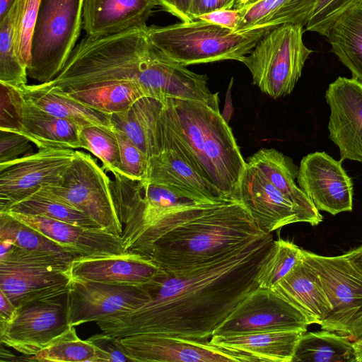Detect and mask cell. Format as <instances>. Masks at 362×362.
Instances as JSON below:
<instances>
[{
	"mask_svg": "<svg viewBox=\"0 0 362 362\" xmlns=\"http://www.w3.org/2000/svg\"><path fill=\"white\" fill-rule=\"evenodd\" d=\"M274 28L265 26L234 32L194 19L164 27L147 26L146 33L156 48L170 59L187 66L222 60L241 62Z\"/></svg>",
	"mask_w": 362,
	"mask_h": 362,
	"instance_id": "obj_5",
	"label": "cell"
},
{
	"mask_svg": "<svg viewBox=\"0 0 362 362\" xmlns=\"http://www.w3.org/2000/svg\"><path fill=\"white\" fill-rule=\"evenodd\" d=\"M356 362H362V337L353 342Z\"/></svg>",
	"mask_w": 362,
	"mask_h": 362,
	"instance_id": "obj_50",
	"label": "cell"
},
{
	"mask_svg": "<svg viewBox=\"0 0 362 362\" xmlns=\"http://www.w3.org/2000/svg\"><path fill=\"white\" fill-rule=\"evenodd\" d=\"M159 6L181 20L182 22L193 21L192 9L193 0H157Z\"/></svg>",
	"mask_w": 362,
	"mask_h": 362,
	"instance_id": "obj_44",
	"label": "cell"
},
{
	"mask_svg": "<svg viewBox=\"0 0 362 362\" xmlns=\"http://www.w3.org/2000/svg\"><path fill=\"white\" fill-rule=\"evenodd\" d=\"M89 154L76 156L57 183L39 191L71 206L91 218L100 228L122 236L121 223L114 204L111 180Z\"/></svg>",
	"mask_w": 362,
	"mask_h": 362,
	"instance_id": "obj_8",
	"label": "cell"
},
{
	"mask_svg": "<svg viewBox=\"0 0 362 362\" xmlns=\"http://www.w3.org/2000/svg\"><path fill=\"white\" fill-rule=\"evenodd\" d=\"M144 285L101 283L71 279L67 292L69 324L98 322L136 309L148 300Z\"/></svg>",
	"mask_w": 362,
	"mask_h": 362,
	"instance_id": "obj_14",
	"label": "cell"
},
{
	"mask_svg": "<svg viewBox=\"0 0 362 362\" xmlns=\"http://www.w3.org/2000/svg\"><path fill=\"white\" fill-rule=\"evenodd\" d=\"M303 28L284 24L272 28L241 61L253 84L274 99L291 93L313 52L303 43Z\"/></svg>",
	"mask_w": 362,
	"mask_h": 362,
	"instance_id": "obj_6",
	"label": "cell"
},
{
	"mask_svg": "<svg viewBox=\"0 0 362 362\" xmlns=\"http://www.w3.org/2000/svg\"><path fill=\"white\" fill-rule=\"evenodd\" d=\"M158 5L157 0H83L82 26L91 37L144 27Z\"/></svg>",
	"mask_w": 362,
	"mask_h": 362,
	"instance_id": "obj_22",
	"label": "cell"
},
{
	"mask_svg": "<svg viewBox=\"0 0 362 362\" xmlns=\"http://www.w3.org/2000/svg\"><path fill=\"white\" fill-rule=\"evenodd\" d=\"M265 177L306 216L308 223L317 226L323 216L307 194L297 186L298 170L292 161L274 148H262L247 158Z\"/></svg>",
	"mask_w": 362,
	"mask_h": 362,
	"instance_id": "obj_25",
	"label": "cell"
},
{
	"mask_svg": "<svg viewBox=\"0 0 362 362\" xmlns=\"http://www.w3.org/2000/svg\"><path fill=\"white\" fill-rule=\"evenodd\" d=\"M67 293L16 307L12 318L0 325L1 343L33 356L70 327Z\"/></svg>",
	"mask_w": 362,
	"mask_h": 362,
	"instance_id": "obj_10",
	"label": "cell"
},
{
	"mask_svg": "<svg viewBox=\"0 0 362 362\" xmlns=\"http://www.w3.org/2000/svg\"><path fill=\"white\" fill-rule=\"evenodd\" d=\"M362 274V243L341 255Z\"/></svg>",
	"mask_w": 362,
	"mask_h": 362,
	"instance_id": "obj_47",
	"label": "cell"
},
{
	"mask_svg": "<svg viewBox=\"0 0 362 362\" xmlns=\"http://www.w3.org/2000/svg\"><path fill=\"white\" fill-rule=\"evenodd\" d=\"M16 0H0V21L8 14Z\"/></svg>",
	"mask_w": 362,
	"mask_h": 362,
	"instance_id": "obj_48",
	"label": "cell"
},
{
	"mask_svg": "<svg viewBox=\"0 0 362 362\" xmlns=\"http://www.w3.org/2000/svg\"><path fill=\"white\" fill-rule=\"evenodd\" d=\"M237 0H193L192 15L194 19L198 16L216 10L232 8Z\"/></svg>",
	"mask_w": 362,
	"mask_h": 362,
	"instance_id": "obj_45",
	"label": "cell"
},
{
	"mask_svg": "<svg viewBox=\"0 0 362 362\" xmlns=\"http://www.w3.org/2000/svg\"><path fill=\"white\" fill-rule=\"evenodd\" d=\"M81 148L88 150L103 163V168L114 175L122 174L119 144L113 129L88 125L80 132Z\"/></svg>",
	"mask_w": 362,
	"mask_h": 362,
	"instance_id": "obj_36",
	"label": "cell"
},
{
	"mask_svg": "<svg viewBox=\"0 0 362 362\" xmlns=\"http://www.w3.org/2000/svg\"><path fill=\"white\" fill-rule=\"evenodd\" d=\"M38 362H98L97 349L87 339H81L74 326L55 337L33 356Z\"/></svg>",
	"mask_w": 362,
	"mask_h": 362,
	"instance_id": "obj_33",
	"label": "cell"
},
{
	"mask_svg": "<svg viewBox=\"0 0 362 362\" xmlns=\"http://www.w3.org/2000/svg\"><path fill=\"white\" fill-rule=\"evenodd\" d=\"M362 0H315L305 30L325 35L331 25Z\"/></svg>",
	"mask_w": 362,
	"mask_h": 362,
	"instance_id": "obj_39",
	"label": "cell"
},
{
	"mask_svg": "<svg viewBox=\"0 0 362 362\" xmlns=\"http://www.w3.org/2000/svg\"><path fill=\"white\" fill-rule=\"evenodd\" d=\"M301 248L289 240H274L257 273L259 287L272 289L300 259Z\"/></svg>",
	"mask_w": 362,
	"mask_h": 362,
	"instance_id": "obj_35",
	"label": "cell"
},
{
	"mask_svg": "<svg viewBox=\"0 0 362 362\" xmlns=\"http://www.w3.org/2000/svg\"><path fill=\"white\" fill-rule=\"evenodd\" d=\"M0 238H8L16 247L30 252L78 256L8 213H0Z\"/></svg>",
	"mask_w": 362,
	"mask_h": 362,
	"instance_id": "obj_32",
	"label": "cell"
},
{
	"mask_svg": "<svg viewBox=\"0 0 362 362\" xmlns=\"http://www.w3.org/2000/svg\"><path fill=\"white\" fill-rule=\"evenodd\" d=\"M163 101L142 97L127 109L110 115L113 128L123 132L148 156L159 153L157 145V125Z\"/></svg>",
	"mask_w": 362,
	"mask_h": 362,
	"instance_id": "obj_27",
	"label": "cell"
},
{
	"mask_svg": "<svg viewBox=\"0 0 362 362\" xmlns=\"http://www.w3.org/2000/svg\"><path fill=\"white\" fill-rule=\"evenodd\" d=\"M309 325L305 316L286 299L273 289L258 286L239 303L214 335L277 330L306 332Z\"/></svg>",
	"mask_w": 362,
	"mask_h": 362,
	"instance_id": "obj_13",
	"label": "cell"
},
{
	"mask_svg": "<svg viewBox=\"0 0 362 362\" xmlns=\"http://www.w3.org/2000/svg\"><path fill=\"white\" fill-rule=\"evenodd\" d=\"M7 212L45 216L80 226L100 227L81 211L40 191L14 204Z\"/></svg>",
	"mask_w": 362,
	"mask_h": 362,
	"instance_id": "obj_34",
	"label": "cell"
},
{
	"mask_svg": "<svg viewBox=\"0 0 362 362\" xmlns=\"http://www.w3.org/2000/svg\"><path fill=\"white\" fill-rule=\"evenodd\" d=\"M112 129L119 144L122 175L134 180L144 181L149 158L123 132Z\"/></svg>",
	"mask_w": 362,
	"mask_h": 362,
	"instance_id": "obj_40",
	"label": "cell"
},
{
	"mask_svg": "<svg viewBox=\"0 0 362 362\" xmlns=\"http://www.w3.org/2000/svg\"><path fill=\"white\" fill-rule=\"evenodd\" d=\"M325 36L352 78L362 82V3L341 15Z\"/></svg>",
	"mask_w": 362,
	"mask_h": 362,
	"instance_id": "obj_29",
	"label": "cell"
},
{
	"mask_svg": "<svg viewBox=\"0 0 362 362\" xmlns=\"http://www.w3.org/2000/svg\"><path fill=\"white\" fill-rule=\"evenodd\" d=\"M141 182L165 185L210 202L233 200L173 150H164L149 158L146 177Z\"/></svg>",
	"mask_w": 362,
	"mask_h": 362,
	"instance_id": "obj_23",
	"label": "cell"
},
{
	"mask_svg": "<svg viewBox=\"0 0 362 362\" xmlns=\"http://www.w3.org/2000/svg\"><path fill=\"white\" fill-rule=\"evenodd\" d=\"M161 271L146 255L134 251L100 257L74 258L69 274L71 279L101 283L144 285Z\"/></svg>",
	"mask_w": 362,
	"mask_h": 362,
	"instance_id": "obj_20",
	"label": "cell"
},
{
	"mask_svg": "<svg viewBox=\"0 0 362 362\" xmlns=\"http://www.w3.org/2000/svg\"><path fill=\"white\" fill-rule=\"evenodd\" d=\"M272 289L297 308L310 325H320L332 310L318 275L302 255Z\"/></svg>",
	"mask_w": 362,
	"mask_h": 362,
	"instance_id": "obj_24",
	"label": "cell"
},
{
	"mask_svg": "<svg viewBox=\"0 0 362 362\" xmlns=\"http://www.w3.org/2000/svg\"><path fill=\"white\" fill-rule=\"evenodd\" d=\"M16 307L8 298V296L0 290V325L8 322L13 316Z\"/></svg>",
	"mask_w": 362,
	"mask_h": 362,
	"instance_id": "obj_46",
	"label": "cell"
},
{
	"mask_svg": "<svg viewBox=\"0 0 362 362\" xmlns=\"http://www.w3.org/2000/svg\"><path fill=\"white\" fill-rule=\"evenodd\" d=\"M274 239L267 233L204 266L171 274L161 269L144 284L148 300L96 322L116 337L165 334L208 339L248 293L258 287L259 267Z\"/></svg>",
	"mask_w": 362,
	"mask_h": 362,
	"instance_id": "obj_1",
	"label": "cell"
},
{
	"mask_svg": "<svg viewBox=\"0 0 362 362\" xmlns=\"http://www.w3.org/2000/svg\"><path fill=\"white\" fill-rule=\"evenodd\" d=\"M241 18L240 10L235 8H223L216 10L198 16L196 19L206 21L235 31Z\"/></svg>",
	"mask_w": 362,
	"mask_h": 362,
	"instance_id": "obj_43",
	"label": "cell"
},
{
	"mask_svg": "<svg viewBox=\"0 0 362 362\" xmlns=\"http://www.w3.org/2000/svg\"><path fill=\"white\" fill-rule=\"evenodd\" d=\"M315 271L332 310L320 324L322 329L356 340L362 337V274L342 255L327 257L301 249Z\"/></svg>",
	"mask_w": 362,
	"mask_h": 362,
	"instance_id": "obj_9",
	"label": "cell"
},
{
	"mask_svg": "<svg viewBox=\"0 0 362 362\" xmlns=\"http://www.w3.org/2000/svg\"><path fill=\"white\" fill-rule=\"evenodd\" d=\"M71 279L69 270L0 263V290L16 307L65 294L68 292Z\"/></svg>",
	"mask_w": 362,
	"mask_h": 362,
	"instance_id": "obj_21",
	"label": "cell"
},
{
	"mask_svg": "<svg viewBox=\"0 0 362 362\" xmlns=\"http://www.w3.org/2000/svg\"><path fill=\"white\" fill-rule=\"evenodd\" d=\"M40 0H16L12 6L13 41L16 54L28 69L31 64V45Z\"/></svg>",
	"mask_w": 362,
	"mask_h": 362,
	"instance_id": "obj_37",
	"label": "cell"
},
{
	"mask_svg": "<svg viewBox=\"0 0 362 362\" xmlns=\"http://www.w3.org/2000/svg\"><path fill=\"white\" fill-rule=\"evenodd\" d=\"M236 200L246 207L256 223L266 233H272L293 223H308L304 214L256 167L247 162Z\"/></svg>",
	"mask_w": 362,
	"mask_h": 362,
	"instance_id": "obj_17",
	"label": "cell"
},
{
	"mask_svg": "<svg viewBox=\"0 0 362 362\" xmlns=\"http://www.w3.org/2000/svg\"><path fill=\"white\" fill-rule=\"evenodd\" d=\"M245 1H246V0H237L236 4H235V6H236L235 8L241 7L242 6L244 5Z\"/></svg>",
	"mask_w": 362,
	"mask_h": 362,
	"instance_id": "obj_51",
	"label": "cell"
},
{
	"mask_svg": "<svg viewBox=\"0 0 362 362\" xmlns=\"http://www.w3.org/2000/svg\"><path fill=\"white\" fill-rule=\"evenodd\" d=\"M303 331H267L234 335H214L210 341L228 349L243 351L258 361L292 362Z\"/></svg>",
	"mask_w": 362,
	"mask_h": 362,
	"instance_id": "obj_26",
	"label": "cell"
},
{
	"mask_svg": "<svg viewBox=\"0 0 362 362\" xmlns=\"http://www.w3.org/2000/svg\"><path fill=\"white\" fill-rule=\"evenodd\" d=\"M125 354L134 362H257L253 356L195 339L165 334L119 337Z\"/></svg>",
	"mask_w": 362,
	"mask_h": 362,
	"instance_id": "obj_12",
	"label": "cell"
},
{
	"mask_svg": "<svg viewBox=\"0 0 362 362\" xmlns=\"http://www.w3.org/2000/svg\"><path fill=\"white\" fill-rule=\"evenodd\" d=\"M315 0H259L240 7L241 18L234 32L259 27L298 24L305 27Z\"/></svg>",
	"mask_w": 362,
	"mask_h": 362,
	"instance_id": "obj_28",
	"label": "cell"
},
{
	"mask_svg": "<svg viewBox=\"0 0 362 362\" xmlns=\"http://www.w3.org/2000/svg\"><path fill=\"white\" fill-rule=\"evenodd\" d=\"M325 98L331 112L329 138L339 149V160L362 163V82L339 76L329 85Z\"/></svg>",
	"mask_w": 362,
	"mask_h": 362,
	"instance_id": "obj_16",
	"label": "cell"
},
{
	"mask_svg": "<svg viewBox=\"0 0 362 362\" xmlns=\"http://www.w3.org/2000/svg\"><path fill=\"white\" fill-rule=\"evenodd\" d=\"M16 88L24 98L54 116L71 121L81 127L94 124L112 129L110 115L83 105L39 83L25 84Z\"/></svg>",
	"mask_w": 362,
	"mask_h": 362,
	"instance_id": "obj_30",
	"label": "cell"
},
{
	"mask_svg": "<svg viewBox=\"0 0 362 362\" xmlns=\"http://www.w3.org/2000/svg\"><path fill=\"white\" fill-rule=\"evenodd\" d=\"M114 176L110 188L126 251L149 256L153 243L165 233L222 203L120 174Z\"/></svg>",
	"mask_w": 362,
	"mask_h": 362,
	"instance_id": "obj_4",
	"label": "cell"
},
{
	"mask_svg": "<svg viewBox=\"0 0 362 362\" xmlns=\"http://www.w3.org/2000/svg\"><path fill=\"white\" fill-rule=\"evenodd\" d=\"M12 8L0 21V83L14 88L27 84V68L18 59L13 41Z\"/></svg>",
	"mask_w": 362,
	"mask_h": 362,
	"instance_id": "obj_38",
	"label": "cell"
},
{
	"mask_svg": "<svg viewBox=\"0 0 362 362\" xmlns=\"http://www.w3.org/2000/svg\"><path fill=\"white\" fill-rule=\"evenodd\" d=\"M76 151L45 148L0 164V213L59 182L72 163Z\"/></svg>",
	"mask_w": 362,
	"mask_h": 362,
	"instance_id": "obj_11",
	"label": "cell"
},
{
	"mask_svg": "<svg viewBox=\"0 0 362 362\" xmlns=\"http://www.w3.org/2000/svg\"><path fill=\"white\" fill-rule=\"evenodd\" d=\"M259 1V0H246L245 3L242 6H247V5L252 4H255V3H256V2Z\"/></svg>",
	"mask_w": 362,
	"mask_h": 362,
	"instance_id": "obj_52",
	"label": "cell"
},
{
	"mask_svg": "<svg viewBox=\"0 0 362 362\" xmlns=\"http://www.w3.org/2000/svg\"><path fill=\"white\" fill-rule=\"evenodd\" d=\"M96 349L98 362L132 361L124 352L119 337L108 334H98L88 339Z\"/></svg>",
	"mask_w": 362,
	"mask_h": 362,
	"instance_id": "obj_42",
	"label": "cell"
},
{
	"mask_svg": "<svg viewBox=\"0 0 362 362\" xmlns=\"http://www.w3.org/2000/svg\"><path fill=\"white\" fill-rule=\"evenodd\" d=\"M78 256L100 257L125 252L123 240L100 227H85L41 216L6 212Z\"/></svg>",
	"mask_w": 362,
	"mask_h": 362,
	"instance_id": "obj_18",
	"label": "cell"
},
{
	"mask_svg": "<svg viewBox=\"0 0 362 362\" xmlns=\"http://www.w3.org/2000/svg\"><path fill=\"white\" fill-rule=\"evenodd\" d=\"M297 182L318 211L334 216L352 211V180L341 162L325 152L311 153L302 158Z\"/></svg>",
	"mask_w": 362,
	"mask_h": 362,
	"instance_id": "obj_15",
	"label": "cell"
},
{
	"mask_svg": "<svg viewBox=\"0 0 362 362\" xmlns=\"http://www.w3.org/2000/svg\"><path fill=\"white\" fill-rule=\"evenodd\" d=\"M163 103L156 134L159 153L175 151L228 199L236 200L246 161L219 110L192 100Z\"/></svg>",
	"mask_w": 362,
	"mask_h": 362,
	"instance_id": "obj_2",
	"label": "cell"
},
{
	"mask_svg": "<svg viewBox=\"0 0 362 362\" xmlns=\"http://www.w3.org/2000/svg\"><path fill=\"white\" fill-rule=\"evenodd\" d=\"M4 85L15 111L13 132L28 138L39 149L81 148L80 132L83 127L44 111L24 98L17 88Z\"/></svg>",
	"mask_w": 362,
	"mask_h": 362,
	"instance_id": "obj_19",
	"label": "cell"
},
{
	"mask_svg": "<svg viewBox=\"0 0 362 362\" xmlns=\"http://www.w3.org/2000/svg\"><path fill=\"white\" fill-rule=\"evenodd\" d=\"M31 144L33 143L20 133L0 129V164L31 153Z\"/></svg>",
	"mask_w": 362,
	"mask_h": 362,
	"instance_id": "obj_41",
	"label": "cell"
},
{
	"mask_svg": "<svg viewBox=\"0 0 362 362\" xmlns=\"http://www.w3.org/2000/svg\"><path fill=\"white\" fill-rule=\"evenodd\" d=\"M356 362L349 337L325 329L302 333L292 362Z\"/></svg>",
	"mask_w": 362,
	"mask_h": 362,
	"instance_id": "obj_31",
	"label": "cell"
},
{
	"mask_svg": "<svg viewBox=\"0 0 362 362\" xmlns=\"http://www.w3.org/2000/svg\"><path fill=\"white\" fill-rule=\"evenodd\" d=\"M83 0H40L28 76L47 83L60 72L80 35Z\"/></svg>",
	"mask_w": 362,
	"mask_h": 362,
	"instance_id": "obj_7",
	"label": "cell"
},
{
	"mask_svg": "<svg viewBox=\"0 0 362 362\" xmlns=\"http://www.w3.org/2000/svg\"><path fill=\"white\" fill-rule=\"evenodd\" d=\"M265 233L240 202L228 200L165 233L149 256L161 269L177 274L220 259Z\"/></svg>",
	"mask_w": 362,
	"mask_h": 362,
	"instance_id": "obj_3",
	"label": "cell"
},
{
	"mask_svg": "<svg viewBox=\"0 0 362 362\" xmlns=\"http://www.w3.org/2000/svg\"><path fill=\"white\" fill-rule=\"evenodd\" d=\"M1 344V361H22L21 358H18V357L11 351L4 349L3 344Z\"/></svg>",
	"mask_w": 362,
	"mask_h": 362,
	"instance_id": "obj_49",
	"label": "cell"
}]
</instances>
